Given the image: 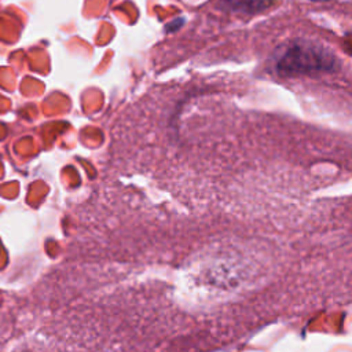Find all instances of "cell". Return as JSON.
Instances as JSON below:
<instances>
[{"mask_svg":"<svg viewBox=\"0 0 352 352\" xmlns=\"http://www.w3.org/2000/svg\"><path fill=\"white\" fill-rule=\"evenodd\" d=\"M224 4L236 11L253 12L270 6L271 0H223Z\"/></svg>","mask_w":352,"mask_h":352,"instance_id":"7a4b0ae2","label":"cell"},{"mask_svg":"<svg viewBox=\"0 0 352 352\" xmlns=\"http://www.w3.org/2000/svg\"><path fill=\"white\" fill-rule=\"evenodd\" d=\"M275 67L282 76L329 72L337 67V58L320 44L307 40H294L285 45L276 55Z\"/></svg>","mask_w":352,"mask_h":352,"instance_id":"6da1fadb","label":"cell"},{"mask_svg":"<svg viewBox=\"0 0 352 352\" xmlns=\"http://www.w3.org/2000/svg\"><path fill=\"white\" fill-rule=\"evenodd\" d=\"M315 1H327V0H315Z\"/></svg>","mask_w":352,"mask_h":352,"instance_id":"3957f363","label":"cell"}]
</instances>
